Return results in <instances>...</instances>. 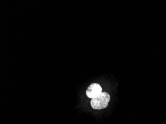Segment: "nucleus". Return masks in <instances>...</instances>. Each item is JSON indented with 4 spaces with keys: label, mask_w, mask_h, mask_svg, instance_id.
Instances as JSON below:
<instances>
[{
    "label": "nucleus",
    "mask_w": 166,
    "mask_h": 124,
    "mask_svg": "<svg viewBox=\"0 0 166 124\" xmlns=\"http://www.w3.org/2000/svg\"><path fill=\"white\" fill-rule=\"evenodd\" d=\"M110 99V96L108 93L102 92L98 96L92 99L91 105L93 109L101 110L107 107Z\"/></svg>",
    "instance_id": "nucleus-1"
},
{
    "label": "nucleus",
    "mask_w": 166,
    "mask_h": 124,
    "mask_svg": "<svg viewBox=\"0 0 166 124\" xmlns=\"http://www.w3.org/2000/svg\"><path fill=\"white\" fill-rule=\"evenodd\" d=\"M102 92V88L99 84L93 83L89 86L86 90V95L89 98H93Z\"/></svg>",
    "instance_id": "nucleus-2"
}]
</instances>
